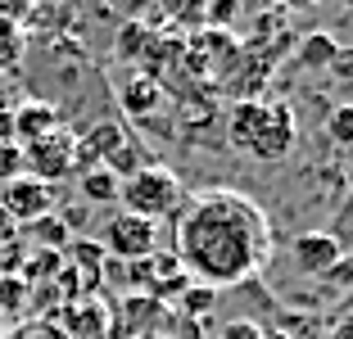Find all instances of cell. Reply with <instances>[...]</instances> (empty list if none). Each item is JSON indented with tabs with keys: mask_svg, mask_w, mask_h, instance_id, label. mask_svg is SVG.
<instances>
[{
	"mask_svg": "<svg viewBox=\"0 0 353 339\" xmlns=\"http://www.w3.org/2000/svg\"><path fill=\"white\" fill-rule=\"evenodd\" d=\"M272 258V217L240 190H208L190 199L176 222V263L190 280L227 289L263 271Z\"/></svg>",
	"mask_w": 353,
	"mask_h": 339,
	"instance_id": "6da1fadb",
	"label": "cell"
},
{
	"mask_svg": "<svg viewBox=\"0 0 353 339\" xmlns=\"http://www.w3.org/2000/svg\"><path fill=\"white\" fill-rule=\"evenodd\" d=\"M294 109L285 100H240L227 118V141L259 163H281L294 150Z\"/></svg>",
	"mask_w": 353,
	"mask_h": 339,
	"instance_id": "7a4b0ae2",
	"label": "cell"
},
{
	"mask_svg": "<svg viewBox=\"0 0 353 339\" xmlns=\"http://www.w3.org/2000/svg\"><path fill=\"white\" fill-rule=\"evenodd\" d=\"M118 204H123V213H132V217L159 222V217H168V213L181 208V181H176L172 167L145 163V167H136V172L123 176V185H118Z\"/></svg>",
	"mask_w": 353,
	"mask_h": 339,
	"instance_id": "3957f363",
	"label": "cell"
},
{
	"mask_svg": "<svg viewBox=\"0 0 353 339\" xmlns=\"http://www.w3.org/2000/svg\"><path fill=\"white\" fill-rule=\"evenodd\" d=\"M23 167H28V176H37V181H46V185L77 176V136L54 127L50 136L23 145Z\"/></svg>",
	"mask_w": 353,
	"mask_h": 339,
	"instance_id": "277c9868",
	"label": "cell"
},
{
	"mask_svg": "<svg viewBox=\"0 0 353 339\" xmlns=\"http://www.w3.org/2000/svg\"><path fill=\"white\" fill-rule=\"evenodd\" d=\"M100 249H104V254H114V258H127V263L154 258L159 254V226L118 208V213L104 222V231H100Z\"/></svg>",
	"mask_w": 353,
	"mask_h": 339,
	"instance_id": "5b68a950",
	"label": "cell"
},
{
	"mask_svg": "<svg viewBox=\"0 0 353 339\" xmlns=\"http://www.w3.org/2000/svg\"><path fill=\"white\" fill-rule=\"evenodd\" d=\"M0 213L10 217L14 226H32L41 217L54 213V185L37 181V176H14L0 190Z\"/></svg>",
	"mask_w": 353,
	"mask_h": 339,
	"instance_id": "8992f818",
	"label": "cell"
},
{
	"mask_svg": "<svg viewBox=\"0 0 353 339\" xmlns=\"http://www.w3.org/2000/svg\"><path fill=\"white\" fill-rule=\"evenodd\" d=\"M290 254H294V267L299 271H308V276H331V271L340 267V258H344V245L331 231H312V236L294 240Z\"/></svg>",
	"mask_w": 353,
	"mask_h": 339,
	"instance_id": "52a82bcc",
	"label": "cell"
},
{
	"mask_svg": "<svg viewBox=\"0 0 353 339\" xmlns=\"http://www.w3.org/2000/svg\"><path fill=\"white\" fill-rule=\"evenodd\" d=\"M154 317H172V312H168V303H159V298H150V294L127 298V303H123V312H118V321L127 326V339H141V335H163L168 326H159Z\"/></svg>",
	"mask_w": 353,
	"mask_h": 339,
	"instance_id": "ba28073f",
	"label": "cell"
},
{
	"mask_svg": "<svg viewBox=\"0 0 353 339\" xmlns=\"http://www.w3.org/2000/svg\"><path fill=\"white\" fill-rule=\"evenodd\" d=\"M54 127H59V113H54V104L46 100H32L23 104V109H14V145H32V141H41V136H50Z\"/></svg>",
	"mask_w": 353,
	"mask_h": 339,
	"instance_id": "9c48e42d",
	"label": "cell"
},
{
	"mask_svg": "<svg viewBox=\"0 0 353 339\" xmlns=\"http://www.w3.org/2000/svg\"><path fill=\"white\" fill-rule=\"evenodd\" d=\"M118 104H123L127 118H150V113L163 104V86H159L154 77H145V72H136V77H127V82H123Z\"/></svg>",
	"mask_w": 353,
	"mask_h": 339,
	"instance_id": "30bf717a",
	"label": "cell"
},
{
	"mask_svg": "<svg viewBox=\"0 0 353 339\" xmlns=\"http://www.w3.org/2000/svg\"><path fill=\"white\" fill-rule=\"evenodd\" d=\"M23 54H28V28L0 19V72H19Z\"/></svg>",
	"mask_w": 353,
	"mask_h": 339,
	"instance_id": "8fae6325",
	"label": "cell"
},
{
	"mask_svg": "<svg viewBox=\"0 0 353 339\" xmlns=\"http://www.w3.org/2000/svg\"><path fill=\"white\" fill-rule=\"evenodd\" d=\"M77 185H82V195L91 199V204H114L123 176H114L109 167H91V172H77Z\"/></svg>",
	"mask_w": 353,
	"mask_h": 339,
	"instance_id": "7c38bea8",
	"label": "cell"
},
{
	"mask_svg": "<svg viewBox=\"0 0 353 339\" xmlns=\"http://www.w3.org/2000/svg\"><path fill=\"white\" fill-rule=\"evenodd\" d=\"M326 136H331L335 145H344V150H353V100L340 104V109H331V118H326Z\"/></svg>",
	"mask_w": 353,
	"mask_h": 339,
	"instance_id": "4fadbf2b",
	"label": "cell"
},
{
	"mask_svg": "<svg viewBox=\"0 0 353 339\" xmlns=\"http://www.w3.org/2000/svg\"><path fill=\"white\" fill-rule=\"evenodd\" d=\"M218 303V289H208V285H190L186 294H181V317H199V312H208Z\"/></svg>",
	"mask_w": 353,
	"mask_h": 339,
	"instance_id": "5bb4252c",
	"label": "cell"
},
{
	"mask_svg": "<svg viewBox=\"0 0 353 339\" xmlns=\"http://www.w3.org/2000/svg\"><path fill=\"white\" fill-rule=\"evenodd\" d=\"M5 339H68L59 330V321H23L19 330H10Z\"/></svg>",
	"mask_w": 353,
	"mask_h": 339,
	"instance_id": "9a60e30c",
	"label": "cell"
},
{
	"mask_svg": "<svg viewBox=\"0 0 353 339\" xmlns=\"http://www.w3.org/2000/svg\"><path fill=\"white\" fill-rule=\"evenodd\" d=\"M28 231H32V236H41L50 254H54L59 245H68V226H63V222H50V217H41V222H32Z\"/></svg>",
	"mask_w": 353,
	"mask_h": 339,
	"instance_id": "2e32d148",
	"label": "cell"
},
{
	"mask_svg": "<svg viewBox=\"0 0 353 339\" xmlns=\"http://www.w3.org/2000/svg\"><path fill=\"white\" fill-rule=\"evenodd\" d=\"M14 176H23V150L14 141H0V185Z\"/></svg>",
	"mask_w": 353,
	"mask_h": 339,
	"instance_id": "e0dca14e",
	"label": "cell"
},
{
	"mask_svg": "<svg viewBox=\"0 0 353 339\" xmlns=\"http://www.w3.org/2000/svg\"><path fill=\"white\" fill-rule=\"evenodd\" d=\"M213 339H263V330L254 326L250 317H236V321H227V326H222Z\"/></svg>",
	"mask_w": 353,
	"mask_h": 339,
	"instance_id": "ac0fdd59",
	"label": "cell"
},
{
	"mask_svg": "<svg viewBox=\"0 0 353 339\" xmlns=\"http://www.w3.org/2000/svg\"><path fill=\"white\" fill-rule=\"evenodd\" d=\"M73 258H77V267H100V258H104V249H100V240H73Z\"/></svg>",
	"mask_w": 353,
	"mask_h": 339,
	"instance_id": "d6986e66",
	"label": "cell"
},
{
	"mask_svg": "<svg viewBox=\"0 0 353 339\" xmlns=\"http://www.w3.org/2000/svg\"><path fill=\"white\" fill-rule=\"evenodd\" d=\"M32 10H37V0H0V19L10 23H28Z\"/></svg>",
	"mask_w": 353,
	"mask_h": 339,
	"instance_id": "ffe728a7",
	"label": "cell"
},
{
	"mask_svg": "<svg viewBox=\"0 0 353 339\" xmlns=\"http://www.w3.org/2000/svg\"><path fill=\"white\" fill-rule=\"evenodd\" d=\"M340 245H353V195L344 199V208H340V217H335V231H331Z\"/></svg>",
	"mask_w": 353,
	"mask_h": 339,
	"instance_id": "44dd1931",
	"label": "cell"
},
{
	"mask_svg": "<svg viewBox=\"0 0 353 339\" xmlns=\"http://www.w3.org/2000/svg\"><path fill=\"white\" fill-rule=\"evenodd\" d=\"M141 45H145V28L141 23H127V32L118 37V54H141Z\"/></svg>",
	"mask_w": 353,
	"mask_h": 339,
	"instance_id": "7402d4cb",
	"label": "cell"
},
{
	"mask_svg": "<svg viewBox=\"0 0 353 339\" xmlns=\"http://www.w3.org/2000/svg\"><path fill=\"white\" fill-rule=\"evenodd\" d=\"M335 339H353V317H349V321H344V326H340V330H335Z\"/></svg>",
	"mask_w": 353,
	"mask_h": 339,
	"instance_id": "603a6c76",
	"label": "cell"
},
{
	"mask_svg": "<svg viewBox=\"0 0 353 339\" xmlns=\"http://www.w3.org/2000/svg\"><path fill=\"white\" fill-rule=\"evenodd\" d=\"M285 5H312V0H285Z\"/></svg>",
	"mask_w": 353,
	"mask_h": 339,
	"instance_id": "cb8c5ba5",
	"label": "cell"
},
{
	"mask_svg": "<svg viewBox=\"0 0 353 339\" xmlns=\"http://www.w3.org/2000/svg\"><path fill=\"white\" fill-rule=\"evenodd\" d=\"M340 5H344V10H353V0H340Z\"/></svg>",
	"mask_w": 353,
	"mask_h": 339,
	"instance_id": "d4e9b609",
	"label": "cell"
},
{
	"mask_svg": "<svg viewBox=\"0 0 353 339\" xmlns=\"http://www.w3.org/2000/svg\"><path fill=\"white\" fill-rule=\"evenodd\" d=\"M263 339H285V335H263Z\"/></svg>",
	"mask_w": 353,
	"mask_h": 339,
	"instance_id": "484cf974",
	"label": "cell"
},
{
	"mask_svg": "<svg viewBox=\"0 0 353 339\" xmlns=\"http://www.w3.org/2000/svg\"><path fill=\"white\" fill-rule=\"evenodd\" d=\"M141 339H163V335H141Z\"/></svg>",
	"mask_w": 353,
	"mask_h": 339,
	"instance_id": "4316f807",
	"label": "cell"
}]
</instances>
